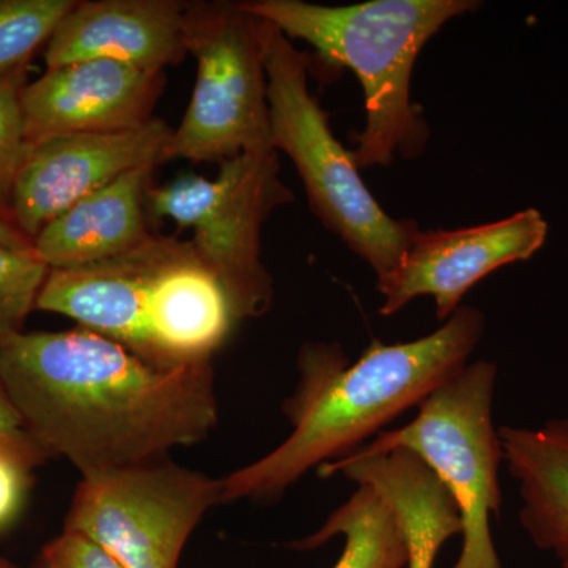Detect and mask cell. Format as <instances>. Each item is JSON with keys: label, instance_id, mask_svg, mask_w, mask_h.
I'll use <instances>...</instances> for the list:
<instances>
[{"label": "cell", "instance_id": "obj_1", "mask_svg": "<svg viewBox=\"0 0 568 568\" xmlns=\"http://www.w3.org/2000/svg\"><path fill=\"white\" fill-rule=\"evenodd\" d=\"M0 376L37 446L82 476L166 459L219 424L212 362L162 368L84 327L3 339Z\"/></svg>", "mask_w": 568, "mask_h": 568}, {"label": "cell", "instance_id": "obj_2", "mask_svg": "<svg viewBox=\"0 0 568 568\" xmlns=\"http://www.w3.org/2000/svg\"><path fill=\"white\" fill-rule=\"evenodd\" d=\"M484 331V313L463 305L416 342L375 339L353 365L339 345L306 343L298 354L301 381L283 407L293 433L264 458L220 478V504L276 500L308 470L349 457L457 376Z\"/></svg>", "mask_w": 568, "mask_h": 568}, {"label": "cell", "instance_id": "obj_3", "mask_svg": "<svg viewBox=\"0 0 568 568\" xmlns=\"http://www.w3.org/2000/svg\"><path fill=\"white\" fill-rule=\"evenodd\" d=\"M239 3L287 39L312 44L325 67L354 71L364 89L366 114L364 132L351 151L358 170L424 153L429 126L410 102L414 65L440 28L481 6L476 0H369L345 7L304 0Z\"/></svg>", "mask_w": 568, "mask_h": 568}, {"label": "cell", "instance_id": "obj_4", "mask_svg": "<svg viewBox=\"0 0 568 568\" xmlns=\"http://www.w3.org/2000/svg\"><path fill=\"white\" fill-rule=\"evenodd\" d=\"M272 144L286 153L308 194L313 212L377 275L395 271L418 233L414 220H395L366 189L353 152L331 129L328 112L308 88V54L272 22L257 20Z\"/></svg>", "mask_w": 568, "mask_h": 568}, {"label": "cell", "instance_id": "obj_5", "mask_svg": "<svg viewBox=\"0 0 568 568\" xmlns=\"http://www.w3.org/2000/svg\"><path fill=\"white\" fill-rule=\"evenodd\" d=\"M497 366L478 361L436 388L403 428L381 432L373 443L343 459L386 455L406 448L443 481L463 521V549L454 568H503L489 519L500 517L499 429L493 422Z\"/></svg>", "mask_w": 568, "mask_h": 568}, {"label": "cell", "instance_id": "obj_6", "mask_svg": "<svg viewBox=\"0 0 568 568\" xmlns=\"http://www.w3.org/2000/svg\"><path fill=\"white\" fill-rule=\"evenodd\" d=\"M280 174L278 152L271 149L223 162L213 181L182 174L148 192L149 219L192 227L194 253L222 284L237 323L263 316L274 301L261 233L275 209L294 201Z\"/></svg>", "mask_w": 568, "mask_h": 568}, {"label": "cell", "instance_id": "obj_7", "mask_svg": "<svg viewBox=\"0 0 568 568\" xmlns=\"http://www.w3.org/2000/svg\"><path fill=\"white\" fill-rule=\"evenodd\" d=\"M185 44L196 82L163 163L222 164L274 149L257 18L239 2H186Z\"/></svg>", "mask_w": 568, "mask_h": 568}, {"label": "cell", "instance_id": "obj_8", "mask_svg": "<svg viewBox=\"0 0 568 568\" xmlns=\"http://www.w3.org/2000/svg\"><path fill=\"white\" fill-rule=\"evenodd\" d=\"M222 481L168 459L82 476L63 530L88 537L123 568H178Z\"/></svg>", "mask_w": 568, "mask_h": 568}, {"label": "cell", "instance_id": "obj_9", "mask_svg": "<svg viewBox=\"0 0 568 568\" xmlns=\"http://www.w3.org/2000/svg\"><path fill=\"white\" fill-rule=\"evenodd\" d=\"M173 129L152 118L133 130L71 134L26 151L13 185L7 216L29 241L52 220L123 174L162 164Z\"/></svg>", "mask_w": 568, "mask_h": 568}, {"label": "cell", "instance_id": "obj_10", "mask_svg": "<svg viewBox=\"0 0 568 568\" xmlns=\"http://www.w3.org/2000/svg\"><path fill=\"white\" fill-rule=\"evenodd\" d=\"M547 235L537 209L463 230L418 231L395 271L377 278L384 297L379 313L395 315L413 298L432 295L437 320H448L474 284L503 265L529 260Z\"/></svg>", "mask_w": 568, "mask_h": 568}, {"label": "cell", "instance_id": "obj_11", "mask_svg": "<svg viewBox=\"0 0 568 568\" xmlns=\"http://www.w3.org/2000/svg\"><path fill=\"white\" fill-rule=\"evenodd\" d=\"M164 71L114 61H82L47 69L21 95L26 148L71 134L133 130L153 118Z\"/></svg>", "mask_w": 568, "mask_h": 568}, {"label": "cell", "instance_id": "obj_12", "mask_svg": "<svg viewBox=\"0 0 568 568\" xmlns=\"http://www.w3.org/2000/svg\"><path fill=\"white\" fill-rule=\"evenodd\" d=\"M185 10L181 0H77L47 43V69L95 59L152 71L178 65L189 54Z\"/></svg>", "mask_w": 568, "mask_h": 568}, {"label": "cell", "instance_id": "obj_13", "mask_svg": "<svg viewBox=\"0 0 568 568\" xmlns=\"http://www.w3.org/2000/svg\"><path fill=\"white\" fill-rule=\"evenodd\" d=\"M142 317L148 361L162 368L207 364L233 331V306L192 242H181L152 276Z\"/></svg>", "mask_w": 568, "mask_h": 568}, {"label": "cell", "instance_id": "obj_14", "mask_svg": "<svg viewBox=\"0 0 568 568\" xmlns=\"http://www.w3.org/2000/svg\"><path fill=\"white\" fill-rule=\"evenodd\" d=\"M321 477L343 474L369 485L398 519L407 548L406 568H433L437 552L454 536H463L457 503L443 481L413 452L396 448L386 455L338 459L317 467Z\"/></svg>", "mask_w": 568, "mask_h": 568}, {"label": "cell", "instance_id": "obj_15", "mask_svg": "<svg viewBox=\"0 0 568 568\" xmlns=\"http://www.w3.org/2000/svg\"><path fill=\"white\" fill-rule=\"evenodd\" d=\"M159 164H145L74 204L40 231L33 248L50 268L81 267L121 256L149 233L148 192Z\"/></svg>", "mask_w": 568, "mask_h": 568}, {"label": "cell", "instance_id": "obj_16", "mask_svg": "<svg viewBox=\"0 0 568 568\" xmlns=\"http://www.w3.org/2000/svg\"><path fill=\"white\" fill-rule=\"evenodd\" d=\"M508 473L517 481L519 521L541 551L568 568V418L499 428Z\"/></svg>", "mask_w": 568, "mask_h": 568}, {"label": "cell", "instance_id": "obj_17", "mask_svg": "<svg viewBox=\"0 0 568 568\" xmlns=\"http://www.w3.org/2000/svg\"><path fill=\"white\" fill-rule=\"evenodd\" d=\"M336 536L346 547L334 568H406L407 548L398 519L375 489L357 485L353 496L336 508L313 536L290 547L308 551Z\"/></svg>", "mask_w": 568, "mask_h": 568}, {"label": "cell", "instance_id": "obj_18", "mask_svg": "<svg viewBox=\"0 0 568 568\" xmlns=\"http://www.w3.org/2000/svg\"><path fill=\"white\" fill-rule=\"evenodd\" d=\"M77 0H0V71L29 65Z\"/></svg>", "mask_w": 568, "mask_h": 568}, {"label": "cell", "instance_id": "obj_19", "mask_svg": "<svg viewBox=\"0 0 568 568\" xmlns=\"http://www.w3.org/2000/svg\"><path fill=\"white\" fill-rule=\"evenodd\" d=\"M50 267L36 248L0 245V342L21 334L26 320L37 310V298Z\"/></svg>", "mask_w": 568, "mask_h": 568}, {"label": "cell", "instance_id": "obj_20", "mask_svg": "<svg viewBox=\"0 0 568 568\" xmlns=\"http://www.w3.org/2000/svg\"><path fill=\"white\" fill-rule=\"evenodd\" d=\"M28 73L29 65L0 71V211L6 215L14 175L28 151L21 111Z\"/></svg>", "mask_w": 568, "mask_h": 568}, {"label": "cell", "instance_id": "obj_21", "mask_svg": "<svg viewBox=\"0 0 568 568\" xmlns=\"http://www.w3.org/2000/svg\"><path fill=\"white\" fill-rule=\"evenodd\" d=\"M47 458L31 436L0 439V532L20 515L31 488L33 467Z\"/></svg>", "mask_w": 568, "mask_h": 568}, {"label": "cell", "instance_id": "obj_22", "mask_svg": "<svg viewBox=\"0 0 568 568\" xmlns=\"http://www.w3.org/2000/svg\"><path fill=\"white\" fill-rule=\"evenodd\" d=\"M33 568H123L88 537L63 530L41 549Z\"/></svg>", "mask_w": 568, "mask_h": 568}, {"label": "cell", "instance_id": "obj_23", "mask_svg": "<svg viewBox=\"0 0 568 568\" xmlns=\"http://www.w3.org/2000/svg\"><path fill=\"white\" fill-rule=\"evenodd\" d=\"M29 436L18 410L11 403L9 392L0 376V439H18Z\"/></svg>", "mask_w": 568, "mask_h": 568}, {"label": "cell", "instance_id": "obj_24", "mask_svg": "<svg viewBox=\"0 0 568 568\" xmlns=\"http://www.w3.org/2000/svg\"><path fill=\"white\" fill-rule=\"evenodd\" d=\"M0 245L10 246V248H28L32 242L10 222L9 216L0 211Z\"/></svg>", "mask_w": 568, "mask_h": 568}, {"label": "cell", "instance_id": "obj_25", "mask_svg": "<svg viewBox=\"0 0 568 568\" xmlns=\"http://www.w3.org/2000/svg\"><path fill=\"white\" fill-rule=\"evenodd\" d=\"M0 568H18L13 566V564L9 562V560L0 558Z\"/></svg>", "mask_w": 568, "mask_h": 568}]
</instances>
